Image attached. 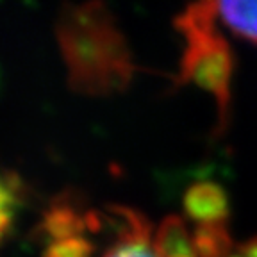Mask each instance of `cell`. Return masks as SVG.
<instances>
[{"instance_id": "cell-1", "label": "cell", "mask_w": 257, "mask_h": 257, "mask_svg": "<svg viewBox=\"0 0 257 257\" xmlns=\"http://www.w3.org/2000/svg\"><path fill=\"white\" fill-rule=\"evenodd\" d=\"M57 36L75 91L111 95L128 86L136 66L123 32L102 2L70 6L61 13Z\"/></svg>"}, {"instance_id": "cell-2", "label": "cell", "mask_w": 257, "mask_h": 257, "mask_svg": "<svg viewBox=\"0 0 257 257\" xmlns=\"http://www.w3.org/2000/svg\"><path fill=\"white\" fill-rule=\"evenodd\" d=\"M177 31L184 38L179 82L195 84L216 100L218 131H225L230 111L234 56L229 41L216 27L209 0H193L177 16Z\"/></svg>"}, {"instance_id": "cell-3", "label": "cell", "mask_w": 257, "mask_h": 257, "mask_svg": "<svg viewBox=\"0 0 257 257\" xmlns=\"http://www.w3.org/2000/svg\"><path fill=\"white\" fill-rule=\"evenodd\" d=\"M109 218L111 230L107 243H100L93 257H161L154 246L152 227L145 214L125 205H109Z\"/></svg>"}, {"instance_id": "cell-4", "label": "cell", "mask_w": 257, "mask_h": 257, "mask_svg": "<svg viewBox=\"0 0 257 257\" xmlns=\"http://www.w3.org/2000/svg\"><path fill=\"white\" fill-rule=\"evenodd\" d=\"M229 197L220 184L200 181L184 193V213L197 225H220L229 220Z\"/></svg>"}, {"instance_id": "cell-5", "label": "cell", "mask_w": 257, "mask_h": 257, "mask_svg": "<svg viewBox=\"0 0 257 257\" xmlns=\"http://www.w3.org/2000/svg\"><path fill=\"white\" fill-rule=\"evenodd\" d=\"M220 20L234 36L257 45V0H209Z\"/></svg>"}, {"instance_id": "cell-6", "label": "cell", "mask_w": 257, "mask_h": 257, "mask_svg": "<svg viewBox=\"0 0 257 257\" xmlns=\"http://www.w3.org/2000/svg\"><path fill=\"white\" fill-rule=\"evenodd\" d=\"M154 246L161 257H198L193 232L184 218L170 214L154 232Z\"/></svg>"}, {"instance_id": "cell-7", "label": "cell", "mask_w": 257, "mask_h": 257, "mask_svg": "<svg viewBox=\"0 0 257 257\" xmlns=\"http://www.w3.org/2000/svg\"><path fill=\"white\" fill-rule=\"evenodd\" d=\"M193 241L198 257H229L236 248L227 225H197Z\"/></svg>"}, {"instance_id": "cell-8", "label": "cell", "mask_w": 257, "mask_h": 257, "mask_svg": "<svg viewBox=\"0 0 257 257\" xmlns=\"http://www.w3.org/2000/svg\"><path fill=\"white\" fill-rule=\"evenodd\" d=\"M18 207V195L11 181L0 177V246L8 237L9 230L13 229Z\"/></svg>"}, {"instance_id": "cell-9", "label": "cell", "mask_w": 257, "mask_h": 257, "mask_svg": "<svg viewBox=\"0 0 257 257\" xmlns=\"http://www.w3.org/2000/svg\"><path fill=\"white\" fill-rule=\"evenodd\" d=\"M229 257H257V237L237 245Z\"/></svg>"}]
</instances>
